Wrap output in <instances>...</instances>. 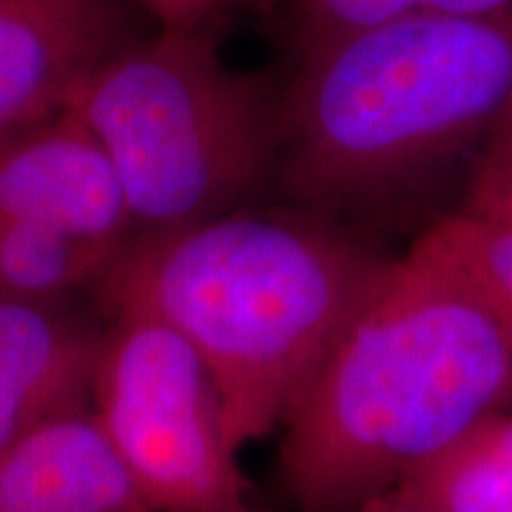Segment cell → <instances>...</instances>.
<instances>
[{
    "mask_svg": "<svg viewBox=\"0 0 512 512\" xmlns=\"http://www.w3.org/2000/svg\"><path fill=\"white\" fill-rule=\"evenodd\" d=\"M209 3V8H216V5H221V3H235V0H207Z\"/></svg>",
    "mask_w": 512,
    "mask_h": 512,
    "instance_id": "17",
    "label": "cell"
},
{
    "mask_svg": "<svg viewBox=\"0 0 512 512\" xmlns=\"http://www.w3.org/2000/svg\"><path fill=\"white\" fill-rule=\"evenodd\" d=\"M465 209L512 226V147L489 164Z\"/></svg>",
    "mask_w": 512,
    "mask_h": 512,
    "instance_id": "14",
    "label": "cell"
},
{
    "mask_svg": "<svg viewBox=\"0 0 512 512\" xmlns=\"http://www.w3.org/2000/svg\"><path fill=\"white\" fill-rule=\"evenodd\" d=\"M512 408V339L418 242L389 259L283 425L297 512H356Z\"/></svg>",
    "mask_w": 512,
    "mask_h": 512,
    "instance_id": "1",
    "label": "cell"
},
{
    "mask_svg": "<svg viewBox=\"0 0 512 512\" xmlns=\"http://www.w3.org/2000/svg\"><path fill=\"white\" fill-rule=\"evenodd\" d=\"M159 27H200L211 10L207 0H138Z\"/></svg>",
    "mask_w": 512,
    "mask_h": 512,
    "instance_id": "15",
    "label": "cell"
},
{
    "mask_svg": "<svg viewBox=\"0 0 512 512\" xmlns=\"http://www.w3.org/2000/svg\"><path fill=\"white\" fill-rule=\"evenodd\" d=\"M418 245L491 311L512 339V226L460 209L434 221Z\"/></svg>",
    "mask_w": 512,
    "mask_h": 512,
    "instance_id": "12",
    "label": "cell"
},
{
    "mask_svg": "<svg viewBox=\"0 0 512 512\" xmlns=\"http://www.w3.org/2000/svg\"><path fill=\"white\" fill-rule=\"evenodd\" d=\"M356 512H422V510H418L411 503L401 501L396 494H387V496H380V498H375V501L366 503Z\"/></svg>",
    "mask_w": 512,
    "mask_h": 512,
    "instance_id": "16",
    "label": "cell"
},
{
    "mask_svg": "<svg viewBox=\"0 0 512 512\" xmlns=\"http://www.w3.org/2000/svg\"><path fill=\"white\" fill-rule=\"evenodd\" d=\"M64 110L110 155L136 235L242 209L275 171L278 98L228 67L200 27L131 41Z\"/></svg>",
    "mask_w": 512,
    "mask_h": 512,
    "instance_id": "4",
    "label": "cell"
},
{
    "mask_svg": "<svg viewBox=\"0 0 512 512\" xmlns=\"http://www.w3.org/2000/svg\"><path fill=\"white\" fill-rule=\"evenodd\" d=\"M119 252L0 216V299L64 304L79 290H93Z\"/></svg>",
    "mask_w": 512,
    "mask_h": 512,
    "instance_id": "11",
    "label": "cell"
},
{
    "mask_svg": "<svg viewBox=\"0 0 512 512\" xmlns=\"http://www.w3.org/2000/svg\"><path fill=\"white\" fill-rule=\"evenodd\" d=\"M136 38L126 0H0V136L64 112Z\"/></svg>",
    "mask_w": 512,
    "mask_h": 512,
    "instance_id": "7",
    "label": "cell"
},
{
    "mask_svg": "<svg viewBox=\"0 0 512 512\" xmlns=\"http://www.w3.org/2000/svg\"><path fill=\"white\" fill-rule=\"evenodd\" d=\"M512 114V10L406 17L304 46L273 178L328 216L399 195Z\"/></svg>",
    "mask_w": 512,
    "mask_h": 512,
    "instance_id": "3",
    "label": "cell"
},
{
    "mask_svg": "<svg viewBox=\"0 0 512 512\" xmlns=\"http://www.w3.org/2000/svg\"><path fill=\"white\" fill-rule=\"evenodd\" d=\"M105 330L67 302L0 299V453L48 422L93 411Z\"/></svg>",
    "mask_w": 512,
    "mask_h": 512,
    "instance_id": "8",
    "label": "cell"
},
{
    "mask_svg": "<svg viewBox=\"0 0 512 512\" xmlns=\"http://www.w3.org/2000/svg\"><path fill=\"white\" fill-rule=\"evenodd\" d=\"M0 216L112 249L136 235L110 155L67 110L3 140Z\"/></svg>",
    "mask_w": 512,
    "mask_h": 512,
    "instance_id": "6",
    "label": "cell"
},
{
    "mask_svg": "<svg viewBox=\"0 0 512 512\" xmlns=\"http://www.w3.org/2000/svg\"><path fill=\"white\" fill-rule=\"evenodd\" d=\"M304 46L406 17H486L512 10V0H302Z\"/></svg>",
    "mask_w": 512,
    "mask_h": 512,
    "instance_id": "13",
    "label": "cell"
},
{
    "mask_svg": "<svg viewBox=\"0 0 512 512\" xmlns=\"http://www.w3.org/2000/svg\"><path fill=\"white\" fill-rule=\"evenodd\" d=\"M8 136H10V133H8ZM8 136H0V145H3V140H5V138H8Z\"/></svg>",
    "mask_w": 512,
    "mask_h": 512,
    "instance_id": "18",
    "label": "cell"
},
{
    "mask_svg": "<svg viewBox=\"0 0 512 512\" xmlns=\"http://www.w3.org/2000/svg\"><path fill=\"white\" fill-rule=\"evenodd\" d=\"M0 512H155L93 411L64 415L0 453Z\"/></svg>",
    "mask_w": 512,
    "mask_h": 512,
    "instance_id": "9",
    "label": "cell"
},
{
    "mask_svg": "<svg viewBox=\"0 0 512 512\" xmlns=\"http://www.w3.org/2000/svg\"><path fill=\"white\" fill-rule=\"evenodd\" d=\"M392 494L422 512H512V408L465 432Z\"/></svg>",
    "mask_w": 512,
    "mask_h": 512,
    "instance_id": "10",
    "label": "cell"
},
{
    "mask_svg": "<svg viewBox=\"0 0 512 512\" xmlns=\"http://www.w3.org/2000/svg\"><path fill=\"white\" fill-rule=\"evenodd\" d=\"M387 261L328 216L235 209L136 235L93 292L107 318L140 313L188 339L242 451L283 430Z\"/></svg>",
    "mask_w": 512,
    "mask_h": 512,
    "instance_id": "2",
    "label": "cell"
},
{
    "mask_svg": "<svg viewBox=\"0 0 512 512\" xmlns=\"http://www.w3.org/2000/svg\"><path fill=\"white\" fill-rule=\"evenodd\" d=\"M93 415L155 512H259L214 375L162 320L107 318Z\"/></svg>",
    "mask_w": 512,
    "mask_h": 512,
    "instance_id": "5",
    "label": "cell"
}]
</instances>
